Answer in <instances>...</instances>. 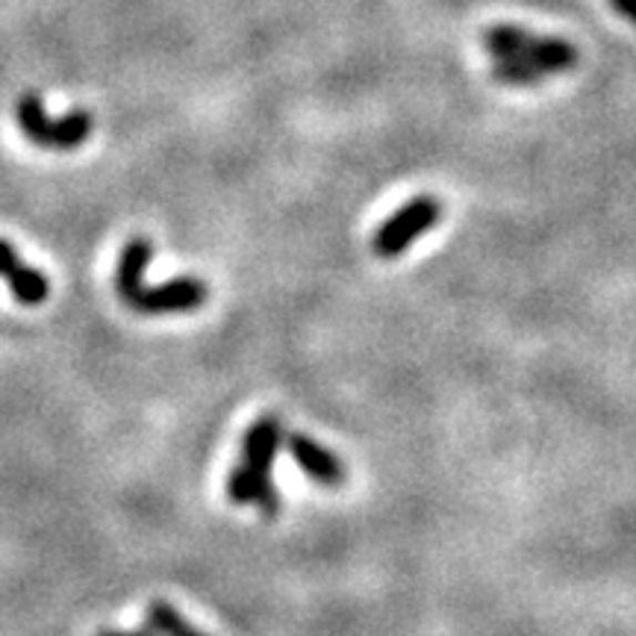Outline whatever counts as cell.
Here are the masks:
<instances>
[{
	"label": "cell",
	"instance_id": "obj_9",
	"mask_svg": "<svg viewBox=\"0 0 636 636\" xmlns=\"http://www.w3.org/2000/svg\"><path fill=\"white\" fill-rule=\"evenodd\" d=\"M145 622L154 636H207L204 630L195 628L192 622H186V616L168 602L147 604Z\"/></svg>",
	"mask_w": 636,
	"mask_h": 636
},
{
	"label": "cell",
	"instance_id": "obj_7",
	"mask_svg": "<svg viewBox=\"0 0 636 636\" xmlns=\"http://www.w3.org/2000/svg\"><path fill=\"white\" fill-rule=\"evenodd\" d=\"M0 275L7 277L12 298L24 307H39L51 295V280L42 271L24 266L7 239H0Z\"/></svg>",
	"mask_w": 636,
	"mask_h": 636
},
{
	"label": "cell",
	"instance_id": "obj_1",
	"mask_svg": "<svg viewBox=\"0 0 636 636\" xmlns=\"http://www.w3.org/2000/svg\"><path fill=\"white\" fill-rule=\"evenodd\" d=\"M284 422L277 416H259L245 430L242 439V460L227 474V499L236 507H259L266 516L280 513V495L271 481V469L284 448Z\"/></svg>",
	"mask_w": 636,
	"mask_h": 636
},
{
	"label": "cell",
	"instance_id": "obj_11",
	"mask_svg": "<svg viewBox=\"0 0 636 636\" xmlns=\"http://www.w3.org/2000/svg\"><path fill=\"white\" fill-rule=\"evenodd\" d=\"M611 3L616 7V12H622V16L636 24V0H611Z\"/></svg>",
	"mask_w": 636,
	"mask_h": 636
},
{
	"label": "cell",
	"instance_id": "obj_2",
	"mask_svg": "<svg viewBox=\"0 0 636 636\" xmlns=\"http://www.w3.org/2000/svg\"><path fill=\"white\" fill-rule=\"evenodd\" d=\"M492 60H522L542 74H563L577 65V48L557 35H533L516 24H495L483 35Z\"/></svg>",
	"mask_w": 636,
	"mask_h": 636
},
{
	"label": "cell",
	"instance_id": "obj_6",
	"mask_svg": "<svg viewBox=\"0 0 636 636\" xmlns=\"http://www.w3.org/2000/svg\"><path fill=\"white\" fill-rule=\"evenodd\" d=\"M284 448L289 451L295 465L318 486H330L334 490V486H342L345 478H348L342 457L321 445L318 439L307 437V433H286Z\"/></svg>",
	"mask_w": 636,
	"mask_h": 636
},
{
	"label": "cell",
	"instance_id": "obj_4",
	"mask_svg": "<svg viewBox=\"0 0 636 636\" xmlns=\"http://www.w3.org/2000/svg\"><path fill=\"white\" fill-rule=\"evenodd\" d=\"M442 218V204L430 195L422 198L407 201L404 207H398L396 213L389 215L387 222L380 224L375 236H371V250L378 254L380 259H396L401 257L404 250H410L419 236H424L428 230H433Z\"/></svg>",
	"mask_w": 636,
	"mask_h": 636
},
{
	"label": "cell",
	"instance_id": "obj_5",
	"mask_svg": "<svg viewBox=\"0 0 636 636\" xmlns=\"http://www.w3.org/2000/svg\"><path fill=\"white\" fill-rule=\"evenodd\" d=\"M209 298L207 284L195 275H181L156 286H142L139 295L130 301V310L142 316H183L198 312Z\"/></svg>",
	"mask_w": 636,
	"mask_h": 636
},
{
	"label": "cell",
	"instance_id": "obj_3",
	"mask_svg": "<svg viewBox=\"0 0 636 636\" xmlns=\"http://www.w3.org/2000/svg\"><path fill=\"white\" fill-rule=\"evenodd\" d=\"M16 121L21 133H24L33 145L48 147V151H74L92 136L95 130V119L86 110H71L60 119H51L44 110L42 98L35 92L21 95L16 106Z\"/></svg>",
	"mask_w": 636,
	"mask_h": 636
},
{
	"label": "cell",
	"instance_id": "obj_10",
	"mask_svg": "<svg viewBox=\"0 0 636 636\" xmlns=\"http://www.w3.org/2000/svg\"><path fill=\"white\" fill-rule=\"evenodd\" d=\"M548 74H542L540 69H533L522 60H495L492 62V80H499L504 86H533Z\"/></svg>",
	"mask_w": 636,
	"mask_h": 636
},
{
	"label": "cell",
	"instance_id": "obj_8",
	"mask_svg": "<svg viewBox=\"0 0 636 636\" xmlns=\"http://www.w3.org/2000/svg\"><path fill=\"white\" fill-rule=\"evenodd\" d=\"M154 259V245L147 236H133V239L121 248L119 266H115V293L130 307V301L136 298L139 289L145 286L147 266Z\"/></svg>",
	"mask_w": 636,
	"mask_h": 636
},
{
	"label": "cell",
	"instance_id": "obj_12",
	"mask_svg": "<svg viewBox=\"0 0 636 636\" xmlns=\"http://www.w3.org/2000/svg\"><path fill=\"white\" fill-rule=\"evenodd\" d=\"M98 636H147V634H127V630H104V634Z\"/></svg>",
	"mask_w": 636,
	"mask_h": 636
}]
</instances>
